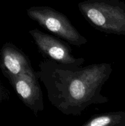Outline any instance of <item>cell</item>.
I'll return each mask as SVG.
<instances>
[{
  "label": "cell",
  "instance_id": "6",
  "mask_svg": "<svg viewBox=\"0 0 125 126\" xmlns=\"http://www.w3.org/2000/svg\"><path fill=\"white\" fill-rule=\"evenodd\" d=\"M3 63L9 73L10 78L34 71L28 57L22 50L13 45L7 47L5 49Z\"/></svg>",
  "mask_w": 125,
  "mask_h": 126
},
{
  "label": "cell",
  "instance_id": "2",
  "mask_svg": "<svg viewBox=\"0 0 125 126\" xmlns=\"http://www.w3.org/2000/svg\"><path fill=\"white\" fill-rule=\"evenodd\" d=\"M78 7L95 29L106 33L125 32V11L118 0H85Z\"/></svg>",
  "mask_w": 125,
  "mask_h": 126
},
{
  "label": "cell",
  "instance_id": "5",
  "mask_svg": "<svg viewBox=\"0 0 125 126\" xmlns=\"http://www.w3.org/2000/svg\"><path fill=\"white\" fill-rule=\"evenodd\" d=\"M11 79L22 102L36 116L44 111L42 92L35 71L11 78Z\"/></svg>",
  "mask_w": 125,
  "mask_h": 126
},
{
  "label": "cell",
  "instance_id": "7",
  "mask_svg": "<svg viewBox=\"0 0 125 126\" xmlns=\"http://www.w3.org/2000/svg\"><path fill=\"white\" fill-rule=\"evenodd\" d=\"M124 116L121 113H107L93 115L82 124L83 126H108L118 125Z\"/></svg>",
  "mask_w": 125,
  "mask_h": 126
},
{
  "label": "cell",
  "instance_id": "3",
  "mask_svg": "<svg viewBox=\"0 0 125 126\" xmlns=\"http://www.w3.org/2000/svg\"><path fill=\"white\" fill-rule=\"evenodd\" d=\"M31 20L66 43L81 46L88 42L66 16L49 6H33L26 11Z\"/></svg>",
  "mask_w": 125,
  "mask_h": 126
},
{
  "label": "cell",
  "instance_id": "4",
  "mask_svg": "<svg viewBox=\"0 0 125 126\" xmlns=\"http://www.w3.org/2000/svg\"><path fill=\"white\" fill-rule=\"evenodd\" d=\"M29 33L39 51L47 59L67 66H80L84 63L85 59L74 56L69 43L60 38L44 33L38 28L29 30Z\"/></svg>",
  "mask_w": 125,
  "mask_h": 126
},
{
  "label": "cell",
  "instance_id": "1",
  "mask_svg": "<svg viewBox=\"0 0 125 126\" xmlns=\"http://www.w3.org/2000/svg\"><path fill=\"white\" fill-rule=\"evenodd\" d=\"M38 66L36 74L46 89L49 102L62 114L80 116L89 106L108 102L101 91L112 73L110 64L82 67L45 59Z\"/></svg>",
  "mask_w": 125,
  "mask_h": 126
}]
</instances>
